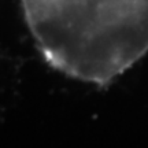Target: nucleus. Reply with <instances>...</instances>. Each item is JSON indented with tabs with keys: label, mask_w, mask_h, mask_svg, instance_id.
I'll return each instance as SVG.
<instances>
[{
	"label": "nucleus",
	"mask_w": 148,
	"mask_h": 148,
	"mask_svg": "<svg viewBox=\"0 0 148 148\" xmlns=\"http://www.w3.org/2000/svg\"><path fill=\"white\" fill-rule=\"evenodd\" d=\"M42 58L59 73L107 85L148 53V0H21Z\"/></svg>",
	"instance_id": "nucleus-1"
}]
</instances>
